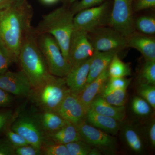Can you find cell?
Returning <instances> with one entry per match:
<instances>
[{
	"instance_id": "obj_44",
	"label": "cell",
	"mask_w": 155,
	"mask_h": 155,
	"mask_svg": "<svg viewBox=\"0 0 155 155\" xmlns=\"http://www.w3.org/2000/svg\"><path fill=\"white\" fill-rule=\"evenodd\" d=\"M77 1V0H64V3H65L64 5L67 6H70Z\"/></svg>"
},
{
	"instance_id": "obj_1",
	"label": "cell",
	"mask_w": 155,
	"mask_h": 155,
	"mask_svg": "<svg viewBox=\"0 0 155 155\" xmlns=\"http://www.w3.org/2000/svg\"><path fill=\"white\" fill-rule=\"evenodd\" d=\"M33 14L28 1L13 4L0 11V43L10 53L14 63H18L23 40L32 28Z\"/></svg>"
},
{
	"instance_id": "obj_31",
	"label": "cell",
	"mask_w": 155,
	"mask_h": 155,
	"mask_svg": "<svg viewBox=\"0 0 155 155\" xmlns=\"http://www.w3.org/2000/svg\"><path fill=\"white\" fill-rule=\"evenodd\" d=\"M143 83L155 85V61H146L142 71Z\"/></svg>"
},
{
	"instance_id": "obj_7",
	"label": "cell",
	"mask_w": 155,
	"mask_h": 155,
	"mask_svg": "<svg viewBox=\"0 0 155 155\" xmlns=\"http://www.w3.org/2000/svg\"><path fill=\"white\" fill-rule=\"evenodd\" d=\"M110 8V2L106 1L99 5L78 12L73 18L74 29L88 33L96 28L104 26L109 18Z\"/></svg>"
},
{
	"instance_id": "obj_15",
	"label": "cell",
	"mask_w": 155,
	"mask_h": 155,
	"mask_svg": "<svg viewBox=\"0 0 155 155\" xmlns=\"http://www.w3.org/2000/svg\"><path fill=\"white\" fill-rule=\"evenodd\" d=\"M109 77L108 68L94 80L86 85L78 94L87 114L90 109L92 102L102 91Z\"/></svg>"
},
{
	"instance_id": "obj_29",
	"label": "cell",
	"mask_w": 155,
	"mask_h": 155,
	"mask_svg": "<svg viewBox=\"0 0 155 155\" xmlns=\"http://www.w3.org/2000/svg\"><path fill=\"white\" fill-rule=\"evenodd\" d=\"M130 82V79L125 77H110L104 87L102 93L120 89H127Z\"/></svg>"
},
{
	"instance_id": "obj_27",
	"label": "cell",
	"mask_w": 155,
	"mask_h": 155,
	"mask_svg": "<svg viewBox=\"0 0 155 155\" xmlns=\"http://www.w3.org/2000/svg\"><path fill=\"white\" fill-rule=\"evenodd\" d=\"M151 106L141 97H135L131 103V109L134 113L140 116H146L151 112Z\"/></svg>"
},
{
	"instance_id": "obj_35",
	"label": "cell",
	"mask_w": 155,
	"mask_h": 155,
	"mask_svg": "<svg viewBox=\"0 0 155 155\" xmlns=\"http://www.w3.org/2000/svg\"><path fill=\"white\" fill-rule=\"evenodd\" d=\"M15 155H41V152L39 149L28 144L15 148Z\"/></svg>"
},
{
	"instance_id": "obj_28",
	"label": "cell",
	"mask_w": 155,
	"mask_h": 155,
	"mask_svg": "<svg viewBox=\"0 0 155 155\" xmlns=\"http://www.w3.org/2000/svg\"><path fill=\"white\" fill-rule=\"evenodd\" d=\"M69 155H88L92 147L82 140L65 144Z\"/></svg>"
},
{
	"instance_id": "obj_25",
	"label": "cell",
	"mask_w": 155,
	"mask_h": 155,
	"mask_svg": "<svg viewBox=\"0 0 155 155\" xmlns=\"http://www.w3.org/2000/svg\"><path fill=\"white\" fill-rule=\"evenodd\" d=\"M135 29L144 35H153L155 33V18L150 16L138 17L134 21Z\"/></svg>"
},
{
	"instance_id": "obj_21",
	"label": "cell",
	"mask_w": 155,
	"mask_h": 155,
	"mask_svg": "<svg viewBox=\"0 0 155 155\" xmlns=\"http://www.w3.org/2000/svg\"><path fill=\"white\" fill-rule=\"evenodd\" d=\"M35 115L45 134L56 131L67 122L55 112L51 111H42Z\"/></svg>"
},
{
	"instance_id": "obj_9",
	"label": "cell",
	"mask_w": 155,
	"mask_h": 155,
	"mask_svg": "<svg viewBox=\"0 0 155 155\" xmlns=\"http://www.w3.org/2000/svg\"><path fill=\"white\" fill-rule=\"evenodd\" d=\"M11 129L22 136L29 144L41 150L45 140V134L35 114L19 115L13 122Z\"/></svg>"
},
{
	"instance_id": "obj_23",
	"label": "cell",
	"mask_w": 155,
	"mask_h": 155,
	"mask_svg": "<svg viewBox=\"0 0 155 155\" xmlns=\"http://www.w3.org/2000/svg\"><path fill=\"white\" fill-rule=\"evenodd\" d=\"M108 72L110 77H125L131 75V69L129 65L123 62L116 53L108 67Z\"/></svg>"
},
{
	"instance_id": "obj_39",
	"label": "cell",
	"mask_w": 155,
	"mask_h": 155,
	"mask_svg": "<svg viewBox=\"0 0 155 155\" xmlns=\"http://www.w3.org/2000/svg\"><path fill=\"white\" fill-rule=\"evenodd\" d=\"M14 97L0 87V107H8L14 101Z\"/></svg>"
},
{
	"instance_id": "obj_22",
	"label": "cell",
	"mask_w": 155,
	"mask_h": 155,
	"mask_svg": "<svg viewBox=\"0 0 155 155\" xmlns=\"http://www.w3.org/2000/svg\"><path fill=\"white\" fill-rule=\"evenodd\" d=\"M123 136L125 142L130 149L136 153H141L144 150L143 140L135 127L126 125L123 128Z\"/></svg>"
},
{
	"instance_id": "obj_34",
	"label": "cell",
	"mask_w": 155,
	"mask_h": 155,
	"mask_svg": "<svg viewBox=\"0 0 155 155\" xmlns=\"http://www.w3.org/2000/svg\"><path fill=\"white\" fill-rule=\"evenodd\" d=\"M7 138L14 148L18 147L29 144L24 137L19 135L12 129H8L6 131Z\"/></svg>"
},
{
	"instance_id": "obj_5",
	"label": "cell",
	"mask_w": 155,
	"mask_h": 155,
	"mask_svg": "<svg viewBox=\"0 0 155 155\" xmlns=\"http://www.w3.org/2000/svg\"><path fill=\"white\" fill-rule=\"evenodd\" d=\"M37 35L39 48L43 55L50 73L54 76L65 77L71 69L56 40L48 34Z\"/></svg>"
},
{
	"instance_id": "obj_43",
	"label": "cell",
	"mask_w": 155,
	"mask_h": 155,
	"mask_svg": "<svg viewBox=\"0 0 155 155\" xmlns=\"http://www.w3.org/2000/svg\"><path fill=\"white\" fill-rule=\"evenodd\" d=\"M101 155V150L96 147H92L88 155Z\"/></svg>"
},
{
	"instance_id": "obj_19",
	"label": "cell",
	"mask_w": 155,
	"mask_h": 155,
	"mask_svg": "<svg viewBox=\"0 0 155 155\" xmlns=\"http://www.w3.org/2000/svg\"><path fill=\"white\" fill-rule=\"evenodd\" d=\"M86 118L92 126L113 135L117 134L121 127L120 122L114 118L97 114L91 109L87 112Z\"/></svg>"
},
{
	"instance_id": "obj_41",
	"label": "cell",
	"mask_w": 155,
	"mask_h": 155,
	"mask_svg": "<svg viewBox=\"0 0 155 155\" xmlns=\"http://www.w3.org/2000/svg\"><path fill=\"white\" fill-rule=\"evenodd\" d=\"M16 0H0V11L15 4Z\"/></svg>"
},
{
	"instance_id": "obj_4",
	"label": "cell",
	"mask_w": 155,
	"mask_h": 155,
	"mask_svg": "<svg viewBox=\"0 0 155 155\" xmlns=\"http://www.w3.org/2000/svg\"><path fill=\"white\" fill-rule=\"evenodd\" d=\"M70 92L65 77L51 75L41 86L32 90L30 96L42 110L55 112Z\"/></svg>"
},
{
	"instance_id": "obj_38",
	"label": "cell",
	"mask_w": 155,
	"mask_h": 155,
	"mask_svg": "<svg viewBox=\"0 0 155 155\" xmlns=\"http://www.w3.org/2000/svg\"><path fill=\"white\" fill-rule=\"evenodd\" d=\"M15 155V148L7 138L0 140V155Z\"/></svg>"
},
{
	"instance_id": "obj_11",
	"label": "cell",
	"mask_w": 155,
	"mask_h": 155,
	"mask_svg": "<svg viewBox=\"0 0 155 155\" xmlns=\"http://www.w3.org/2000/svg\"><path fill=\"white\" fill-rule=\"evenodd\" d=\"M95 51L86 31L74 29L69 48V61L71 67L92 57Z\"/></svg>"
},
{
	"instance_id": "obj_8",
	"label": "cell",
	"mask_w": 155,
	"mask_h": 155,
	"mask_svg": "<svg viewBox=\"0 0 155 155\" xmlns=\"http://www.w3.org/2000/svg\"><path fill=\"white\" fill-rule=\"evenodd\" d=\"M133 11V0H114L109 22L125 38L135 32Z\"/></svg>"
},
{
	"instance_id": "obj_6",
	"label": "cell",
	"mask_w": 155,
	"mask_h": 155,
	"mask_svg": "<svg viewBox=\"0 0 155 155\" xmlns=\"http://www.w3.org/2000/svg\"><path fill=\"white\" fill-rule=\"evenodd\" d=\"M87 33L95 51L118 53L127 47L126 38L112 27L101 26Z\"/></svg>"
},
{
	"instance_id": "obj_16",
	"label": "cell",
	"mask_w": 155,
	"mask_h": 155,
	"mask_svg": "<svg viewBox=\"0 0 155 155\" xmlns=\"http://www.w3.org/2000/svg\"><path fill=\"white\" fill-rule=\"evenodd\" d=\"M127 47L137 50L143 56L146 61H155V39L134 32L126 38Z\"/></svg>"
},
{
	"instance_id": "obj_14",
	"label": "cell",
	"mask_w": 155,
	"mask_h": 155,
	"mask_svg": "<svg viewBox=\"0 0 155 155\" xmlns=\"http://www.w3.org/2000/svg\"><path fill=\"white\" fill-rule=\"evenodd\" d=\"M92 57L71 67L65 77L67 86L73 93L78 94L86 86Z\"/></svg>"
},
{
	"instance_id": "obj_26",
	"label": "cell",
	"mask_w": 155,
	"mask_h": 155,
	"mask_svg": "<svg viewBox=\"0 0 155 155\" xmlns=\"http://www.w3.org/2000/svg\"><path fill=\"white\" fill-rule=\"evenodd\" d=\"M41 150V154L45 155H69L65 145L56 143L45 138Z\"/></svg>"
},
{
	"instance_id": "obj_37",
	"label": "cell",
	"mask_w": 155,
	"mask_h": 155,
	"mask_svg": "<svg viewBox=\"0 0 155 155\" xmlns=\"http://www.w3.org/2000/svg\"><path fill=\"white\" fill-rule=\"evenodd\" d=\"M14 117L11 110H0V132L7 127Z\"/></svg>"
},
{
	"instance_id": "obj_17",
	"label": "cell",
	"mask_w": 155,
	"mask_h": 155,
	"mask_svg": "<svg viewBox=\"0 0 155 155\" xmlns=\"http://www.w3.org/2000/svg\"><path fill=\"white\" fill-rule=\"evenodd\" d=\"M116 51H95L92 57L87 85L90 83L107 69Z\"/></svg>"
},
{
	"instance_id": "obj_36",
	"label": "cell",
	"mask_w": 155,
	"mask_h": 155,
	"mask_svg": "<svg viewBox=\"0 0 155 155\" xmlns=\"http://www.w3.org/2000/svg\"><path fill=\"white\" fill-rule=\"evenodd\" d=\"M155 7V0H133V9L136 12Z\"/></svg>"
},
{
	"instance_id": "obj_3",
	"label": "cell",
	"mask_w": 155,
	"mask_h": 155,
	"mask_svg": "<svg viewBox=\"0 0 155 155\" xmlns=\"http://www.w3.org/2000/svg\"><path fill=\"white\" fill-rule=\"evenodd\" d=\"M74 15L69 6L64 5L44 15L38 26L34 28L37 35L48 34L52 35L56 40L63 55L69 63L68 53L69 43L74 30Z\"/></svg>"
},
{
	"instance_id": "obj_2",
	"label": "cell",
	"mask_w": 155,
	"mask_h": 155,
	"mask_svg": "<svg viewBox=\"0 0 155 155\" xmlns=\"http://www.w3.org/2000/svg\"><path fill=\"white\" fill-rule=\"evenodd\" d=\"M37 37L32 27L24 38L18 56V63L30 81L32 90L41 86L51 75Z\"/></svg>"
},
{
	"instance_id": "obj_24",
	"label": "cell",
	"mask_w": 155,
	"mask_h": 155,
	"mask_svg": "<svg viewBox=\"0 0 155 155\" xmlns=\"http://www.w3.org/2000/svg\"><path fill=\"white\" fill-rule=\"evenodd\" d=\"M102 97L106 101L116 107L125 106L127 97V89L115 90L102 93Z\"/></svg>"
},
{
	"instance_id": "obj_33",
	"label": "cell",
	"mask_w": 155,
	"mask_h": 155,
	"mask_svg": "<svg viewBox=\"0 0 155 155\" xmlns=\"http://www.w3.org/2000/svg\"><path fill=\"white\" fill-rule=\"evenodd\" d=\"M13 63L14 61L11 54L0 43V75L8 71Z\"/></svg>"
},
{
	"instance_id": "obj_32",
	"label": "cell",
	"mask_w": 155,
	"mask_h": 155,
	"mask_svg": "<svg viewBox=\"0 0 155 155\" xmlns=\"http://www.w3.org/2000/svg\"><path fill=\"white\" fill-rule=\"evenodd\" d=\"M107 0H81L76 1L70 5V9L74 14L84 9L99 5Z\"/></svg>"
},
{
	"instance_id": "obj_10",
	"label": "cell",
	"mask_w": 155,
	"mask_h": 155,
	"mask_svg": "<svg viewBox=\"0 0 155 155\" xmlns=\"http://www.w3.org/2000/svg\"><path fill=\"white\" fill-rule=\"evenodd\" d=\"M81 138L87 143L105 151H113L116 149V139L99 128L89 125L85 119L75 125Z\"/></svg>"
},
{
	"instance_id": "obj_42",
	"label": "cell",
	"mask_w": 155,
	"mask_h": 155,
	"mask_svg": "<svg viewBox=\"0 0 155 155\" xmlns=\"http://www.w3.org/2000/svg\"><path fill=\"white\" fill-rule=\"evenodd\" d=\"M61 0H40L42 4L46 5H54L60 2Z\"/></svg>"
},
{
	"instance_id": "obj_12",
	"label": "cell",
	"mask_w": 155,
	"mask_h": 155,
	"mask_svg": "<svg viewBox=\"0 0 155 155\" xmlns=\"http://www.w3.org/2000/svg\"><path fill=\"white\" fill-rule=\"evenodd\" d=\"M0 87L8 93L17 96H30L32 87L28 78L22 70L8 71L0 75Z\"/></svg>"
},
{
	"instance_id": "obj_45",
	"label": "cell",
	"mask_w": 155,
	"mask_h": 155,
	"mask_svg": "<svg viewBox=\"0 0 155 155\" xmlns=\"http://www.w3.org/2000/svg\"><path fill=\"white\" fill-rule=\"evenodd\" d=\"M27 1V0H16L15 4H20L25 2Z\"/></svg>"
},
{
	"instance_id": "obj_13",
	"label": "cell",
	"mask_w": 155,
	"mask_h": 155,
	"mask_svg": "<svg viewBox=\"0 0 155 155\" xmlns=\"http://www.w3.org/2000/svg\"><path fill=\"white\" fill-rule=\"evenodd\" d=\"M55 113L75 125L86 119L87 115L78 95L71 91L65 97Z\"/></svg>"
},
{
	"instance_id": "obj_20",
	"label": "cell",
	"mask_w": 155,
	"mask_h": 155,
	"mask_svg": "<svg viewBox=\"0 0 155 155\" xmlns=\"http://www.w3.org/2000/svg\"><path fill=\"white\" fill-rule=\"evenodd\" d=\"M45 138L56 143L64 145L81 140L75 125L69 122L56 131L45 134Z\"/></svg>"
},
{
	"instance_id": "obj_40",
	"label": "cell",
	"mask_w": 155,
	"mask_h": 155,
	"mask_svg": "<svg viewBox=\"0 0 155 155\" xmlns=\"http://www.w3.org/2000/svg\"><path fill=\"white\" fill-rule=\"evenodd\" d=\"M148 134L150 144L153 147H155V120H153L150 124L148 130Z\"/></svg>"
},
{
	"instance_id": "obj_18",
	"label": "cell",
	"mask_w": 155,
	"mask_h": 155,
	"mask_svg": "<svg viewBox=\"0 0 155 155\" xmlns=\"http://www.w3.org/2000/svg\"><path fill=\"white\" fill-rule=\"evenodd\" d=\"M90 109L97 114L114 118L120 122H122L126 117L125 106L112 105L101 97H97L93 101Z\"/></svg>"
},
{
	"instance_id": "obj_30",
	"label": "cell",
	"mask_w": 155,
	"mask_h": 155,
	"mask_svg": "<svg viewBox=\"0 0 155 155\" xmlns=\"http://www.w3.org/2000/svg\"><path fill=\"white\" fill-rule=\"evenodd\" d=\"M138 93L153 109H155V85L141 83L139 87Z\"/></svg>"
}]
</instances>
